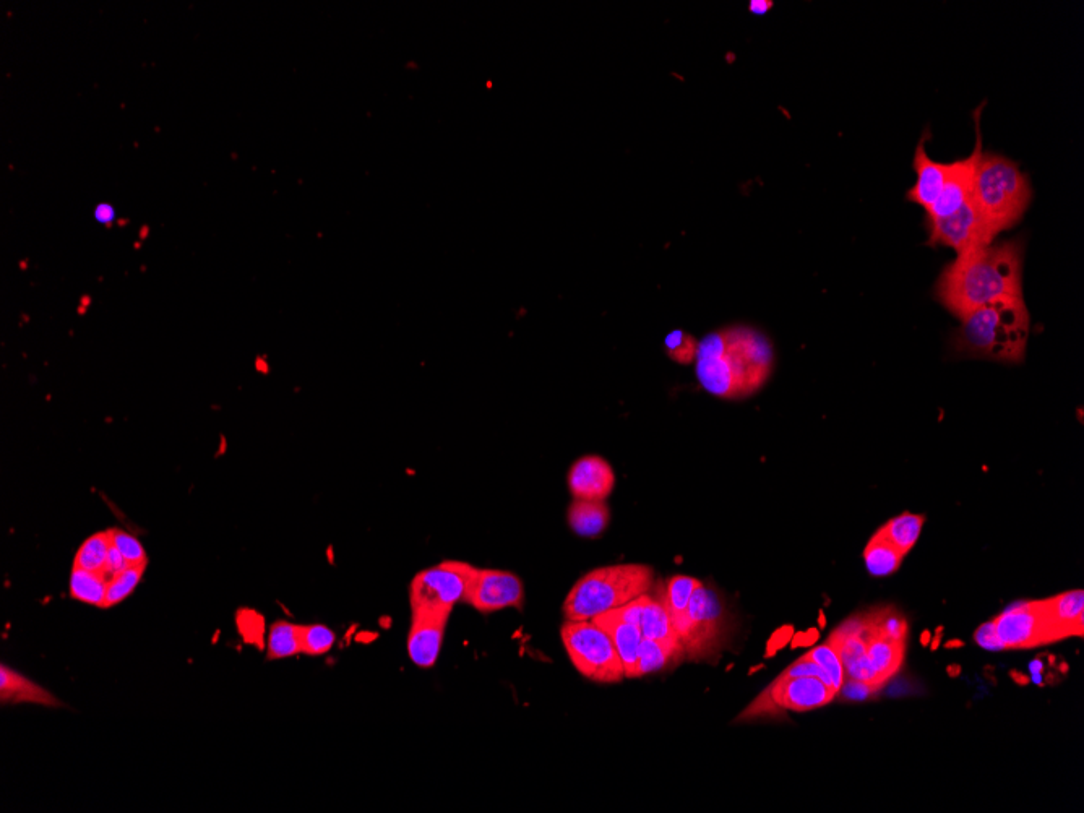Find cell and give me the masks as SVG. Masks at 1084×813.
I'll list each match as a JSON object with an SVG mask.
<instances>
[{"label":"cell","instance_id":"obj_32","mask_svg":"<svg viewBox=\"0 0 1084 813\" xmlns=\"http://www.w3.org/2000/svg\"><path fill=\"white\" fill-rule=\"evenodd\" d=\"M869 624L878 635L888 638V640L901 641L904 643L906 637H908V620L904 619L901 612L896 611L893 607H885V609H878L875 614H869Z\"/></svg>","mask_w":1084,"mask_h":813},{"label":"cell","instance_id":"obj_25","mask_svg":"<svg viewBox=\"0 0 1084 813\" xmlns=\"http://www.w3.org/2000/svg\"><path fill=\"white\" fill-rule=\"evenodd\" d=\"M925 525V515L904 512L898 517L891 518L887 525L880 528V533L893 544L903 555H908L912 547L916 546L921 538L922 528Z\"/></svg>","mask_w":1084,"mask_h":813},{"label":"cell","instance_id":"obj_3","mask_svg":"<svg viewBox=\"0 0 1084 813\" xmlns=\"http://www.w3.org/2000/svg\"><path fill=\"white\" fill-rule=\"evenodd\" d=\"M1029 325L1024 297L992 302L961 319L956 349L976 358L1018 364L1026 354Z\"/></svg>","mask_w":1084,"mask_h":813},{"label":"cell","instance_id":"obj_7","mask_svg":"<svg viewBox=\"0 0 1084 813\" xmlns=\"http://www.w3.org/2000/svg\"><path fill=\"white\" fill-rule=\"evenodd\" d=\"M476 568L461 560H444L422 570L409 586L411 611L452 612L456 604L465 603Z\"/></svg>","mask_w":1084,"mask_h":813},{"label":"cell","instance_id":"obj_11","mask_svg":"<svg viewBox=\"0 0 1084 813\" xmlns=\"http://www.w3.org/2000/svg\"><path fill=\"white\" fill-rule=\"evenodd\" d=\"M930 244L951 247L958 254L974 247L990 246L995 237L977 215L971 200L945 218H927Z\"/></svg>","mask_w":1084,"mask_h":813},{"label":"cell","instance_id":"obj_30","mask_svg":"<svg viewBox=\"0 0 1084 813\" xmlns=\"http://www.w3.org/2000/svg\"><path fill=\"white\" fill-rule=\"evenodd\" d=\"M111 534L108 531L96 533L83 541L75 554L74 567L85 568L90 572L103 573L111 547Z\"/></svg>","mask_w":1084,"mask_h":813},{"label":"cell","instance_id":"obj_31","mask_svg":"<svg viewBox=\"0 0 1084 813\" xmlns=\"http://www.w3.org/2000/svg\"><path fill=\"white\" fill-rule=\"evenodd\" d=\"M148 562H142V564L129 565L125 568L124 572L119 573L117 577L112 578L108 585V594H106V603L104 607L117 606L122 601L129 598L130 594L134 593L138 583L142 581L143 573L147 570Z\"/></svg>","mask_w":1084,"mask_h":813},{"label":"cell","instance_id":"obj_36","mask_svg":"<svg viewBox=\"0 0 1084 813\" xmlns=\"http://www.w3.org/2000/svg\"><path fill=\"white\" fill-rule=\"evenodd\" d=\"M111 534V541L114 546L121 551L124 555V559L127 560L129 565L142 564V562H148L147 552L143 547L142 542L138 541L135 536L122 530H109Z\"/></svg>","mask_w":1084,"mask_h":813},{"label":"cell","instance_id":"obj_40","mask_svg":"<svg viewBox=\"0 0 1084 813\" xmlns=\"http://www.w3.org/2000/svg\"><path fill=\"white\" fill-rule=\"evenodd\" d=\"M127 567H129V564H127V560L124 559V555L121 554V551H119L114 544H111V547H109L108 560H106V567H104V577L108 578V581H111L112 578L117 577L119 573L124 572Z\"/></svg>","mask_w":1084,"mask_h":813},{"label":"cell","instance_id":"obj_8","mask_svg":"<svg viewBox=\"0 0 1084 813\" xmlns=\"http://www.w3.org/2000/svg\"><path fill=\"white\" fill-rule=\"evenodd\" d=\"M726 632V609L719 594L705 585L698 586L685 611L679 629L680 643L689 658L703 659L721 646Z\"/></svg>","mask_w":1084,"mask_h":813},{"label":"cell","instance_id":"obj_20","mask_svg":"<svg viewBox=\"0 0 1084 813\" xmlns=\"http://www.w3.org/2000/svg\"><path fill=\"white\" fill-rule=\"evenodd\" d=\"M867 645V658H869L870 666L877 674V679L880 684H887L891 677L895 676L896 672L900 671V667L903 666L904 650L906 646L901 641L888 640V638L878 635L872 627H870L869 619H867V629L861 635Z\"/></svg>","mask_w":1084,"mask_h":813},{"label":"cell","instance_id":"obj_21","mask_svg":"<svg viewBox=\"0 0 1084 813\" xmlns=\"http://www.w3.org/2000/svg\"><path fill=\"white\" fill-rule=\"evenodd\" d=\"M594 624H598L604 632L611 637L616 646L620 661L624 664L625 677L635 679L637 677L638 648H640L641 630L637 625L627 624L622 620L612 617L611 614H601L594 617Z\"/></svg>","mask_w":1084,"mask_h":813},{"label":"cell","instance_id":"obj_41","mask_svg":"<svg viewBox=\"0 0 1084 813\" xmlns=\"http://www.w3.org/2000/svg\"><path fill=\"white\" fill-rule=\"evenodd\" d=\"M775 7V2L771 0H752L749 4V10L753 15H765Z\"/></svg>","mask_w":1084,"mask_h":813},{"label":"cell","instance_id":"obj_46","mask_svg":"<svg viewBox=\"0 0 1084 813\" xmlns=\"http://www.w3.org/2000/svg\"><path fill=\"white\" fill-rule=\"evenodd\" d=\"M947 672H948V676H950V677H958L961 674V666H956V664H951V666L948 667Z\"/></svg>","mask_w":1084,"mask_h":813},{"label":"cell","instance_id":"obj_6","mask_svg":"<svg viewBox=\"0 0 1084 813\" xmlns=\"http://www.w3.org/2000/svg\"><path fill=\"white\" fill-rule=\"evenodd\" d=\"M560 637L568 658L581 676L598 684H619L625 679L624 664L616 646L593 620H567Z\"/></svg>","mask_w":1084,"mask_h":813},{"label":"cell","instance_id":"obj_15","mask_svg":"<svg viewBox=\"0 0 1084 813\" xmlns=\"http://www.w3.org/2000/svg\"><path fill=\"white\" fill-rule=\"evenodd\" d=\"M567 484L573 499L606 502L616 486V474L603 456H581L568 469Z\"/></svg>","mask_w":1084,"mask_h":813},{"label":"cell","instance_id":"obj_39","mask_svg":"<svg viewBox=\"0 0 1084 813\" xmlns=\"http://www.w3.org/2000/svg\"><path fill=\"white\" fill-rule=\"evenodd\" d=\"M974 641L977 645L984 648L987 651H1003L1007 650L1003 641L998 637L997 629H995L994 620L982 624L979 629L974 633Z\"/></svg>","mask_w":1084,"mask_h":813},{"label":"cell","instance_id":"obj_29","mask_svg":"<svg viewBox=\"0 0 1084 813\" xmlns=\"http://www.w3.org/2000/svg\"><path fill=\"white\" fill-rule=\"evenodd\" d=\"M268 659L293 658L302 654L301 625L278 620L271 625L267 641Z\"/></svg>","mask_w":1084,"mask_h":813},{"label":"cell","instance_id":"obj_18","mask_svg":"<svg viewBox=\"0 0 1084 813\" xmlns=\"http://www.w3.org/2000/svg\"><path fill=\"white\" fill-rule=\"evenodd\" d=\"M828 645L839 654L846 679L861 680L882 689L877 674L870 666L867 645L861 635H843L835 630L828 638Z\"/></svg>","mask_w":1084,"mask_h":813},{"label":"cell","instance_id":"obj_35","mask_svg":"<svg viewBox=\"0 0 1084 813\" xmlns=\"http://www.w3.org/2000/svg\"><path fill=\"white\" fill-rule=\"evenodd\" d=\"M804 658L810 659V661H813V663L818 664V666L822 667L823 671H825L826 674L830 676L831 682H833V687H835L836 692L841 689V685H843L844 679H846V676H844L843 663H841V658H839V654L836 653V651L833 650V648H831L828 643H825V645L822 646H817V648H813L812 651L804 654Z\"/></svg>","mask_w":1084,"mask_h":813},{"label":"cell","instance_id":"obj_2","mask_svg":"<svg viewBox=\"0 0 1084 813\" xmlns=\"http://www.w3.org/2000/svg\"><path fill=\"white\" fill-rule=\"evenodd\" d=\"M1011 297H1023L1021 241L964 250L937 283L938 301L960 320L979 307Z\"/></svg>","mask_w":1084,"mask_h":813},{"label":"cell","instance_id":"obj_17","mask_svg":"<svg viewBox=\"0 0 1084 813\" xmlns=\"http://www.w3.org/2000/svg\"><path fill=\"white\" fill-rule=\"evenodd\" d=\"M1042 611L1054 627L1059 640L1084 632V593L1083 590L1068 591L1054 598L1041 601Z\"/></svg>","mask_w":1084,"mask_h":813},{"label":"cell","instance_id":"obj_22","mask_svg":"<svg viewBox=\"0 0 1084 813\" xmlns=\"http://www.w3.org/2000/svg\"><path fill=\"white\" fill-rule=\"evenodd\" d=\"M0 698L2 703H38L43 706H59L61 702L48 690L26 679L22 674L2 666L0 669Z\"/></svg>","mask_w":1084,"mask_h":813},{"label":"cell","instance_id":"obj_34","mask_svg":"<svg viewBox=\"0 0 1084 813\" xmlns=\"http://www.w3.org/2000/svg\"><path fill=\"white\" fill-rule=\"evenodd\" d=\"M335 643V632L327 625H301L302 654L322 656L332 650Z\"/></svg>","mask_w":1084,"mask_h":813},{"label":"cell","instance_id":"obj_47","mask_svg":"<svg viewBox=\"0 0 1084 813\" xmlns=\"http://www.w3.org/2000/svg\"><path fill=\"white\" fill-rule=\"evenodd\" d=\"M1031 671H1033L1034 674H1041V672H1042V663H1041V661H1033V663H1031Z\"/></svg>","mask_w":1084,"mask_h":813},{"label":"cell","instance_id":"obj_37","mask_svg":"<svg viewBox=\"0 0 1084 813\" xmlns=\"http://www.w3.org/2000/svg\"><path fill=\"white\" fill-rule=\"evenodd\" d=\"M878 692H880V689H877L874 685L854 679H844L841 689L838 690L844 702H865Z\"/></svg>","mask_w":1084,"mask_h":813},{"label":"cell","instance_id":"obj_45","mask_svg":"<svg viewBox=\"0 0 1084 813\" xmlns=\"http://www.w3.org/2000/svg\"><path fill=\"white\" fill-rule=\"evenodd\" d=\"M932 637H934V635H932V632H930V630H924V632H922V635H921L922 646H929L930 645V640H932Z\"/></svg>","mask_w":1084,"mask_h":813},{"label":"cell","instance_id":"obj_44","mask_svg":"<svg viewBox=\"0 0 1084 813\" xmlns=\"http://www.w3.org/2000/svg\"><path fill=\"white\" fill-rule=\"evenodd\" d=\"M940 645H942V635H935V637H932V640H930V645H929L930 650L937 651L938 646H940Z\"/></svg>","mask_w":1084,"mask_h":813},{"label":"cell","instance_id":"obj_14","mask_svg":"<svg viewBox=\"0 0 1084 813\" xmlns=\"http://www.w3.org/2000/svg\"><path fill=\"white\" fill-rule=\"evenodd\" d=\"M768 697L775 708L791 711H810L822 708L836 697V690L817 677L779 676L768 689Z\"/></svg>","mask_w":1084,"mask_h":813},{"label":"cell","instance_id":"obj_23","mask_svg":"<svg viewBox=\"0 0 1084 813\" xmlns=\"http://www.w3.org/2000/svg\"><path fill=\"white\" fill-rule=\"evenodd\" d=\"M567 520L581 538H598L609 526L611 512L606 502L575 499L568 507Z\"/></svg>","mask_w":1084,"mask_h":813},{"label":"cell","instance_id":"obj_48","mask_svg":"<svg viewBox=\"0 0 1084 813\" xmlns=\"http://www.w3.org/2000/svg\"><path fill=\"white\" fill-rule=\"evenodd\" d=\"M942 632H943V627H938L937 632H935V635H942Z\"/></svg>","mask_w":1084,"mask_h":813},{"label":"cell","instance_id":"obj_42","mask_svg":"<svg viewBox=\"0 0 1084 813\" xmlns=\"http://www.w3.org/2000/svg\"><path fill=\"white\" fill-rule=\"evenodd\" d=\"M1010 677L1015 680L1018 685H1028L1029 682H1031V679H1029L1028 676H1024V674H1021V672L1018 671H1011Z\"/></svg>","mask_w":1084,"mask_h":813},{"label":"cell","instance_id":"obj_28","mask_svg":"<svg viewBox=\"0 0 1084 813\" xmlns=\"http://www.w3.org/2000/svg\"><path fill=\"white\" fill-rule=\"evenodd\" d=\"M684 654V648L682 646L666 645L663 641L650 640V638H641L640 648H638V666L637 677L646 676L651 672H658L664 667L674 661V658Z\"/></svg>","mask_w":1084,"mask_h":813},{"label":"cell","instance_id":"obj_13","mask_svg":"<svg viewBox=\"0 0 1084 813\" xmlns=\"http://www.w3.org/2000/svg\"><path fill=\"white\" fill-rule=\"evenodd\" d=\"M408 633L409 659L422 669H429L439 659L444 645L445 629L452 612L411 611Z\"/></svg>","mask_w":1084,"mask_h":813},{"label":"cell","instance_id":"obj_33","mask_svg":"<svg viewBox=\"0 0 1084 813\" xmlns=\"http://www.w3.org/2000/svg\"><path fill=\"white\" fill-rule=\"evenodd\" d=\"M664 348L669 359L682 366H689L697 358L698 340L685 330H672L667 333Z\"/></svg>","mask_w":1084,"mask_h":813},{"label":"cell","instance_id":"obj_38","mask_svg":"<svg viewBox=\"0 0 1084 813\" xmlns=\"http://www.w3.org/2000/svg\"><path fill=\"white\" fill-rule=\"evenodd\" d=\"M781 677H786V679H791V677H817V679L825 682L826 685L833 687L830 676L823 671L822 667L813 663L810 659L804 658V656H802L801 659H797L796 663L791 664V666L781 674ZM833 689H835V687H833Z\"/></svg>","mask_w":1084,"mask_h":813},{"label":"cell","instance_id":"obj_5","mask_svg":"<svg viewBox=\"0 0 1084 813\" xmlns=\"http://www.w3.org/2000/svg\"><path fill=\"white\" fill-rule=\"evenodd\" d=\"M654 570L645 564H614L594 568L573 585L564 603L567 620H593L633 599L650 593Z\"/></svg>","mask_w":1084,"mask_h":813},{"label":"cell","instance_id":"obj_16","mask_svg":"<svg viewBox=\"0 0 1084 813\" xmlns=\"http://www.w3.org/2000/svg\"><path fill=\"white\" fill-rule=\"evenodd\" d=\"M914 171H916V184L912 185L906 197L909 202L917 203L927 211L942 194L945 182L951 173V163L930 160L925 151L924 140H922L917 145L916 155H914Z\"/></svg>","mask_w":1084,"mask_h":813},{"label":"cell","instance_id":"obj_43","mask_svg":"<svg viewBox=\"0 0 1084 813\" xmlns=\"http://www.w3.org/2000/svg\"><path fill=\"white\" fill-rule=\"evenodd\" d=\"M963 646V640H950L945 643V648H947V650H958V648H963Z\"/></svg>","mask_w":1084,"mask_h":813},{"label":"cell","instance_id":"obj_10","mask_svg":"<svg viewBox=\"0 0 1084 813\" xmlns=\"http://www.w3.org/2000/svg\"><path fill=\"white\" fill-rule=\"evenodd\" d=\"M525 586L515 573L495 568H476L473 580L469 583L465 604L474 607L481 614L515 607L523 609Z\"/></svg>","mask_w":1084,"mask_h":813},{"label":"cell","instance_id":"obj_12","mask_svg":"<svg viewBox=\"0 0 1084 813\" xmlns=\"http://www.w3.org/2000/svg\"><path fill=\"white\" fill-rule=\"evenodd\" d=\"M981 111L979 108L974 114L976 119V148H974L973 155H969L964 160L953 161L951 163V173L948 176L945 187H943L942 194L937 198V202L927 210V218H945L960 210L964 203L968 202L971 197V190H973L974 174H976L977 163L981 158L982 153V135H981Z\"/></svg>","mask_w":1084,"mask_h":813},{"label":"cell","instance_id":"obj_1","mask_svg":"<svg viewBox=\"0 0 1084 813\" xmlns=\"http://www.w3.org/2000/svg\"><path fill=\"white\" fill-rule=\"evenodd\" d=\"M775 349L757 328L732 325L698 341L695 375L705 392L740 400L755 395L770 379Z\"/></svg>","mask_w":1084,"mask_h":813},{"label":"cell","instance_id":"obj_9","mask_svg":"<svg viewBox=\"0 0 1084 813\" xmlns=\"http://www.w3.org/2000/svg\"><path fill=\"white\" fill-rule=\"evenodd\" d=\"M998 637L1005 648L1026 650L1060 641L1042 611L1041 601H1018L994 619Z\"/></svg>","mask_w":1084,"mask_h":813},{"label":"cell","instance_id":"obj_19","mask_svg":"<svg viewBox=\"0 0 1084 813\" xmlns=\"http://www.w3.org/2000/svg\"><path fill=\"white\" fill-rule=\"evenodd\" d=\"M638 627L643 638L663 641L666 645L682 646L679 633L672 625L671 616L664 601V586L661 588L653 586L650 593L643 594V611H641Z\"/></svg>","mask_w":1084,"mask_h":813},{"label":"cell","instance_id":"obj_26","mask_svg":"<svg viewBox=\"0 0 1084 813\" xmlns=\"http://www.w3.org/2000/svg\"><path fill=\"white\" fill-rule=\"evenodd\" d=\"M700 585H702V581L697 580V578L687 577V575H676V577L669 578L666 585H664V601H666L667 611H669L672 625H674L677 633L684 624L685 611L689 607L690 599H692L693 593Z\"/></svg>","mask_w":1084,"mask_h":813},{"label":"cell","instance_id":"obj_27","mask_svg":"<svg viewBox=\"0 0 1084 813\" xmlns=\"http://www.w3.org/2000/svg\"><path fill=\"white\" fill-rule=\"evenodd\" d=\"M108 578L103 573L90 572L85 568L74 567L70 573V596L80 603L104 607L108 594Z\"/></svg>","mask_w":1084,"mask_h":813},{"label":"cell","instance_id":"obj_24","mask_svg":"<svg viewBox=\"0 0 1084 813\" xmlns=\"http://www.w3.org/2000/svg\"><path fill=\"white\" fill-rule=\"evenodd\" d=\"M906 555L901 554L880 530L870 538L864 549V562L867 572L875 578L890 577L898 572Z\"/></svg>","mask_w":1084,"mask_h":813},{"label":"cell","instance_id":"obj_4","mask_svg":"<svg viewBox=\"0 0 1084 813\" xmlns=\"http://www.w3.org/2000/svg\"><path fill=\"white\" fill-rule=\"evenodd\" d=\"M1031 198L1033 189L1018 164L1005 156L982 153L969 200L992 236L1015 226L1028 210Z\"/></svg>","mask_w":1084,"mask_h":813}]
</instances>
